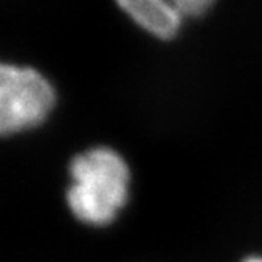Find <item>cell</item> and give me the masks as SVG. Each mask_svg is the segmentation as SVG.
<instances>
[{"label": "cell", "mask_w": 262, "mask_h": 262, "mask_svg": "<svg viewBox=\"0 0 262 262\" xmlns=\"http://www.w3.org/2000/svg\"><path fill=\"white\" fill-rule=\"evenodd\" d=\"M67 204L73 216L90 226H107L128 199L129 171L112 148L95 147L70 163Z\"/></svg>", "instance_id": "1"}, {"label": "cell", "mask_w": 262, "mask_h": 262, "mask_svg": "<svg viewBox=\"0 0 262 262\" xmlns=\"http://www.w3.org/2000/svg\"><path fill=\"white\" fill-rule=\"evenodd\" d=\"M242 262H262V256H248L245 257Z\"/></svg>", "instance_id": "4"}, {"label": "cell", "mask_w": 262, "mask_h": 262, "mask_svg": "<svg viewBox=\"0 0 262 262\" xmlns=\"http://www.w3.org/2000/svg\"><path fill=\"white\" fill-rule=\"evenodd\" d=\"M55 103L48 79L33 68L2 65L0 70V133L10 136L46 120Z\"/></svg>", "instance_id": "2"}, {"label": "cell", "mask_w": 262, "mask_h": 262, "mask_svg": "<svg viewBox=\"0 0 262 262\" xmlns=\"http://www.w3.org/2000/svg\"><path fill=\"white\" fill-rule=\"evenodd\" d=\"M141 29L161 40L176 36L185 19L201 17L215 0H116Z\"/></svg>", "instance_id": "3"}]
</instances>
